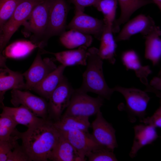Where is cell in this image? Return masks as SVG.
<instances>
[{
    "label": "cell",
    "mask_w": 161,
    "mask_h": 161,
    "mask_svg": "<svg viewBox=\"0 0 161 161\" xmlns=\"http://www.w3.org/2000/svg\"><path fill=\"white\" fill-rule=\"evenodd\" d=\"M60 133L49 119L21 132L16 129L13 136L22 141V146L31 161H47Z\"/></svg>",
    "instance_id": "cell-1"
},
{
    "label": "cell",
    "mask_w": 161,
    "mask_h": 161,
    "mask_svg": "<svg viewBox=\"0 0 161 161\" xmlns=\"http://www.w3.org/2000/svg\"><path fill=\"white\" fill-rule=\"evenodd\" d=\"M88 51L87 67L83 74L82 84L79 88L87 93H94L109 100L114 91L106 81L103 72V60L98 54V49L92 47Z\"/></svg>",
    "instance_id": "cell-2"
},
{
    "label": "cell",
    "mask_w": 161,
    "mask_h": 161,
    "mask_svg": "<svg viewBox=\"0 0 161 161\" xmlns=\"http://www.w3.org/2000/svg\"><path fill=\"white\" fill-rule=\"evenodd\" d=\"M104 99L98 95L96 97H92L79 88L74 89L69 104L61 117L77 116L89 117L100 110Z\"/></svg>",
    "instance_id": "cell-3"
},
{
    "label": "cell",
    "mask_w": 161,
    "mask_h": 161,
    "mask_svg": "<svg viewBox=\"0 0 161 161\" xmlns=\"http://www.w3.org/2000/svg\"><path fill=\"white\" fill-rule=\"evenodd\" d=\"M49 5V0H41L22 25L26 33L32 34L35 39L33 42L41 49H42V41L48 25Z\"/></svg>",
    "instance_id": "cell-4"
},
{
    "label": "cell",
    "mask_w": 161,
    "mask_h": 161,
    "mask_svg": "<svg viewBox=\"0 0 161 161\" xmlns=\"http://www.w3.org/2000/svg\"><path fill=\"white\" fill-rule=\"evenodd\" d=\"M124 97L126 101L124 109L128 113L131 122L137 118L140 122L145 117L150 97L145 92L135 88H127L116 86L113 88Z\"/></svg>",
    "instance_id": "cell-5"
},
{
    "label": "cell",
    "mask_w": 161,
    "mask_h": 161,
    "mask_svg": "<svg viewBox=\"0 0 161 161\" xmlns=\"http://www.w3.org/2000/svg\"><path fill=\"white\" fill-rule=\"evenodd\" d=\"M41 0H20L12 16L2 29L0 50L3 51L12 36L30 16L35 6Z\"/></svg>",
    "instance_id": "cell-6"
},
{
    "label": "cell",
    "mask_w": 161,
    "mask_h": 161,
    "mask_svg": "<svg viewBox=\"0 0 161 161\" xmlns=\"http://www.w3.org/2000/svg\"><path fill=\"white\" fill-rule=\"evenodd\" d=\"M48 24L42 41L44 47L48 39L65 31L69 7L66 0H49Z\"/></svg>",
    "instance_id": "cell-7"
},
{
    "label": "cell",
    "mask_w": 161,
    "mask_h": 161,
    "mask_svg": "<svg viewBox=\"0 0 161 161\" xmlns=\"http://www.w3.org/2000/svg\"><path fill=\"white\" fill-rule=\"evenodd\" d=\"M74 89L65 77L48 100L49 119L55 121L60 119L64 110L69 104Z\"/></svg>",
    "instance_id": "cell-8"
},
{
    "label": "cell",
    "mask_w": 161,
    "mask_h": 161,
    "mask_svg": "<svg viewBox=\"0 0 161 161\" xmlns=\"http://www.w3.org/2000/svg\"><path fill=\"white\" fill-rule=\"evenodd\" d=\"M10 101L14 107H26L37 116L45 119L48 116V103L46 99L27 91L13 89Z\"/></svg>",
    "instance_id": "cell-9"
},
{
    "label": "cell",
    "mask_w": 161,
    "mask_h": 161,
    "mask_svg": "<svg viewBox=\"0 0 161 161\" xmlns=\"http://www.w3.org/2000/svg\"><path fill=\"white\" fill-rule=\"evenodd\" d=\"M41 54L38 52L30 67L22 74L26 80V89L32 90L57 67L51 58L42 59Z\"/></svg>",
    "instance_id": "cell-10"
},
{
    "label": "cell",
    "mask_w": 161,
    "mask_h": 161,
    "mask_svg": "<svg viewBox=\"0 0 161 161\" xmlns=\"http://www.w3.org/2000/svg\"><path fill=\"white\" fill-rule=\"evenodd\" d=\"M96 114V118L91 125L92 129V134L100 145L113 151L118 146L115 130L104 118L100 110Z\"/></svg>",
    "instance_id": "cell-11"
},
{
    "label": "cell",
    "mask_w": 161,
    "mask_h": 161,
    "mask_svg": "<svg viewBox=\"0 0 161 161\" xmlns=\"http://www.w3.org/2000/svg\"><path fill=\"white\" fill-rule=\"evenodd\" d=\"M59 132L72 145L81 161H86V156L91 152L104 148L97 142L89 131L74 129Z\"/></svg>",
    "instance_id": "cell-12"
},
{
    "label": "cell",
    "mask_w": 161,
    "mask_h": 161,
    "mask_svg": "<svg viewBox=\"0 0 161 161\" xmlns=\"http://www.w3.org/2000/svg\"><path fill=\"white\" fill-rule=\"evenodd\" d=\"M103 20L87 15L84 11L75 9L74 16L67 26L70 29H74L85 34L93 35L100 40L104 27Z\"/></svg>",
    "instance_id": "cell-13"
},
{
    "label": "cell",
    "mask_w": 161,
    "mask_h": 161,
    "mask_svg": "<svg viewBox=\"0 0 161 161\" xmlns=\"http://www.w3.org/2000/svg\"><path fill=\"white\" fill-rule=\"evenodd\" d=\"M153 18L143 14L139 15L126 22L115 38L116 42L129 40L132 36L140 33L144 37L156 26Z\"/></svg>",
    "instance_id": "cell-14"
},
{
    "label": "cell",
    "mask_w": 161,
    "mask_h": 161,
    "mask_svg": "<svg viewBox=\"0 0 161 161\" xmlns=\"http://www.w3.org/2000/svg\"><path fill=\"white\" fill-rule=\"evenodd\" d=\"M122 61L126 69L134 70L136 76L147 87V91L154 93L157 92L148 83L147 77L151 72L148 66L142 65L138 55L133 49H129L124 52L121 55Z\"/></svg>",
    "instance_id": "cell-15"
},
{
    "label": "cell",
    "mask_w": 161,
    "mask_h": 161,
    "mask_svg": "<svg viewBox=\"0 0 161 161\" xmlns=\"http://www.w3.org/2000/svg\"><path fill=\"white\" fill-rule=\"evenodd\" d=\"M1 109L2 111L0 116L8 117L18 125H24L28 128L41 122L45 119L37 116L22 105L15 107L4 106Z\"/></svg>",
    "instance_id": "cell-16"
},
{
    "label": "cell",
    "mask_w": 161,
    "mask_h": 161,
    "mask_svg": "<svg viewBox=\"0 0 161 161\" xmlns=\"http://www.w3.org/2000/svg\"><path fill=\"white\" fill-rule=\"evenodd\" d=\"M134 136L133 142L129 154L131 158L135 157L141 148L151 144L158 137L156 128L150 125H137L134 127Z\"/></svg>",
    "instance_id": "cell-17"
},
{
    "label": "cell",
    "mask_w": 161,
    "mask_h": 161,
    "mask_svg": "<svg viewBox=\"0 0 161 161\" xmlns=\"http://www.w3.org/2000/svg\"><path fill=\"white\" fill-rule=\"evenodd\" d=\"M23 74L10 69L7 67L0 72V108L4 106L5 92L10 89H26Z\"/></svg>",
    "instance_id": "cell-18"
},
{
    "label": "cell",
    "mask_w": 161,
    "mask_h": 161,
    "mask_svg": "<svg viewBox=\"0 0 161 161\" xmlns=\"http://www.w3.org/2000/svg\"><path fill=\"white\" fill-rule=\"evenodd\" d=\"M66 67L62 64L58 66L32 90L48 100L51 94L59 86L65 77L63 73Z\"/></svg>",
    "instance_id": "cell-19"
},
{
    "label": "cell",
    "mask_w": 161,
    "mask_h": 161,
    "mask_svg": "<svg viewBox=\"0 0 161 161\" xmlns=\"http://www.w3.org/2000/svg\"><path fill=\"white\" fill-rule=\"evenodd\" d=\"M87 47L81 46L76 49L52 52L44 50L43 53L53 55L56 59L66 67L80 65L86 66L88 55Z\"/></svg>",
    "instance_id": "cell-20"
},
{
    "label": "cell",
    "mask_w": 161,
    "mask_h": 161,
    "mask_svg": "<svg viewBox=\"0 0 161 161\" xmlns=\"http://www.w3.org/2000/svg\"><path fill=\"white\" fill-rule=\"evenodd\" d=\"M161 30L158 26L154 28L146 35L145 38V57L150 61L153 65L160 62L161 56Z\"/></svg>",
    "instance_id": "cell-21"
},
{
    "label": "cell",
    "mask_w": 161,
    "mask_h": 161,
    "mask_svg": "<svg viewBox=\"0 0 161 161\" xmlns=\"http://www.w3.org/2000/svg\"><path fill=\"white\" fill-rule=\"evenodd\" d=\"M120 8V14L118 18L113 23V33L118 32L121 25L129 20L132 14L139 9L148 4L153 3L152 0H117Z\"/></svg>",
    "instance_id": "cell-22"
},
{
    "label": "cell",
    "mask_w": 161,
    "mask_h": 161,
    "mask_svg": "<svg viewBox=\"0 0 161 161\" xmlns=\"http://www.w3.org/2000/svg\"><path fill=\"white\" fill-rule=\"evenodd\" d=\"M112 27V24H105L100 39V43L98 52L103 60H107L114 64L116 61L115 57L117 46L113 34Z\"/></svg>",
    "instance_id": "cell-23"
},
{
    "label": "cell",
    "mask_w": 161,
    "mask_h": 161,
    "mask_svg": "<svg viewBox=\"0 0 161 161\" xmlns=\"http://www.w3.org/2000/svg\"><path fill=\"white\" fill-rule=\"evenodd\" d=\"M49 160L53 161H81L72 145L60 133L58 141L50 153Z\"/></svg>",
    "instance_id": "cell-24"
},
{
    "label": "cell",
    "mask_w": 161,
    "mask_h": 161,
    "mask_svg": "<svg viewBox=\"0 0 161 161\" xmlns=\"http://www.w3.org/2000/svg\"><path fill=\"white\" fill-rule=\"evenodd\" d=\"M53 124L60 132H66L72 130H79L88 132L91 124L89 117L77 116L61 117L56 121L53 122Z\"/></svg>",
    "instance_id": "cell-25"
},
{
    "label": "cell",
    "mask_w": 161,
    "mask_h": 161,
    "mask_svg": "<svg viewBox=\"0 0 161 161\" xmlns=\"http://www.w3.org/2000/svg\"><path fill=\"white\" fill-rule=\"evenodd\" d=\"M60 41L66 48L72 49L84 46L88 47L93 41L91 35L87 34L74 29L64 31L60 35Z\"/></svg>",
    "instance_id": "cell-26"
},
{
    "label": "cell",
    "mask_w": 161,
    "mask_h": 161,
    "mask_svg": "<svg viewBox=\"0 0 161 161\" xmlns=\"http://www.w3.org/2000/svg\"><path fill=\"white\" fill-rule=\"evenodd\" d=\"M37 47L39 48L38 45L32 41H18L7 47L2 53L6 58H21L27 56Z\"/></svg>",
    "instance_id": "cell-27"
},
{
    "label": "cell",
    "mask_w": 161,
    "mask_h": 161,
    "mask_svg": "<svg viewBox=\"0 0 161 161\" xmlns=\"http://www.w3.org/2000/svg\"><path fill=\"white\" fill-rule=\"evenodd\" d=\"M118 3L117 0H97L94 6L103 13L105 24L113 25Z\"/></svg>",
    "instance_id": "cell-28"
},
{
    "label": "cell",
    "mask_w": 161,
    "mask_h": 161,
    "mask_svg": "<svg viewBox=\"0 0 161 161\" xmlns=\"http://www.w3.org/2000/svg\"><path fill=\"white\" fill-rule=\"evenodd\" d=\"M17 125L10 117L0 116V140L9 141L13 138V135Z\"/></svg>",
    "instance_id": "cell-29"
},
{
    "label": "cell",
    "mask_w": 161,
    "mask_h": 161,
    "mask_svg": "<svg viewBox=\"0 0 161 161\" xmlns=\"http://www.w3.org/2000/svg\"><path fill=\"white\" fill-rule=\"evenodd\" d=\"M20 0H0V29L10 19Z\"/></svg>",
    "instance_id": "cell-30"
},
{
    "label": "cell",
    "mask_w": 161,
    "mask_h": 161,
    "mask_svg": "<svg viewBox=\"0 0 161 161\" xmlns=\"http://www.w3.org/2000/svg\"><path fill=\"white\" fill-rule=\"evenodd\" d=\"M89 161H117L113 151L102 148L93 151L86 156Z\"/></svg>",
    "instance_id": "cell-31"
},
{
    "label": "cell",
    "mask_w": 161,
    "mask_h": 161,
    "mask_svg": "<svg viewBox=\"0 0 161 161\" xmlns=\"http://www.w3.org/2000/svg\"><path fill=\"white\" fill-rule=\"evenodd\" d=\"M7 161H32L22 145L17 142L9 154Z\"/></svg>",
    "instance_id": "cell-32"
},
{
    "label": "cell",
    "mask_w": 161,
    "mask_h": 161,
    "mask_svg": "<svg viewBox=\"0 0 161 161\" xmlns=\"http://www.w3.org/2000/svg\"><path fill=\"white\" fill-rule=\"evenodd\" d=\"M9 141L0 140V161H7L8 155L14 147L18 138L14 136Z\"/></svg>",
    "instance_id": "cell-33"
},
{
    "label": "cell",
    "mask_w": 161,
    "mask_h": 161,
    "mask_svg": "<svg viewBox=\"0 0 161 161\" xmlns=\"http://www.w3.org/2000/svg\"><path fill=\"white\" fill-rule=\"evenodd\" d=\"M141 122L155 128L161 127V107L160 106L150 117H145Z\"/></svg>",
    "instance_id": "cell-34"
},
{
    "label": "cell",
    "mask_w": 161,
    "mask_h": 161,
    "mask_svg": "<svg viewBox=\"0 0 161 161\" xmlns=\"http://www.w3.org/2000/svg\"><path fill=\"white\" fill-rule=\"evenodd\" d=\"M73 4L75 9L84 11L85 7L94 6L97 0H69Z\"/></svg>",
    "instance_id": "cell-35"
},
{
    "label": "cell",
    "mask_w": 161,
    "mask_h": 161,
    "mask_svg": "<svg viewBox=\"0 0 161 161\" xmlns=\"http://www.w3.org/2000/svg\"><path fill=\"white\" fill-rule=\"evenodd\" d=\"M6 58L4 55L2 51L0 50V72L7 67L6 62Z\"/></svg>",
    "instance_id": "cell-36"
},
{
    "label": "cell",
    "mask_w": 161,
    "mask_h": 161,
    "mask_svg": "<svg viewBox=\"0 0 161 161\" xmlns=\"http://www.w3.org/2000/svg\"><path fill=\"white\" fill-rule=\"evenodd\" d=\"M153 3L155 4L157 6L160 10H161V0H152Z\"/></svg>",
    "instance_id": "cell-37"
},
{
    "label": "cell",
    "mask_w": 161,
    "mask_h": 161,
    "mask_svg": "<svg viewBox=\"0 0 161 161\" xmlns=\"http://www.w3.org/2000/svg\"><path fill=\"white\" fill-rule=\"evenodd\" d=\"M2 36V31L0 29V41H1Z\"/></svg>",
    "instance_id": "cell-38"
}]
</instances>
